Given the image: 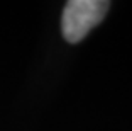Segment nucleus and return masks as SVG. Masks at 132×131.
I'll return each mask as SVG.
<instances>
[{"instance_id":"obj_1","label":"nucleus","mask_w":132,"mask_h":131,"mask_svg":"<svg viewBox=\"0 0 132 131\" xmlns=\"http://www.w3.org/2000/svg\"><path fill=\"white\" fill-rule=\"evenodd\" d=\"M110 2L105 0H70L63 9L61 31L68 43L81 41L109 12Z\"/></svg>"}]
</instances>
